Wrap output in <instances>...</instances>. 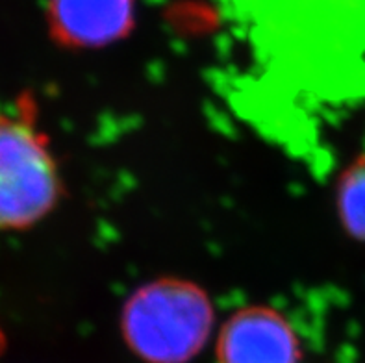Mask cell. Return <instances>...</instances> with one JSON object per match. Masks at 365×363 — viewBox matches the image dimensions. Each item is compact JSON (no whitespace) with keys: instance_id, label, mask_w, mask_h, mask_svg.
Segmentation results:
<instances>
[{"instance_id":"cell-6","label":"cell","mask_w":365,"mask_h":363,"mask_svg":"<svg viewBox=\"0 0 365 363\" xmlns=\"http://www.w3.org/2000/svg\"><path fill=\"white\" fill-rule=\"evenodd\" d=\"M4 347H6V337H4V332L0 328V354L4 352Z\"/></svg>"},{"instance_id":"cell-1","label":"cell","mask_w":365,"mask_h":363,"mask_svg":"<svg viewBox=\"0 0 365 363\" xmlns=\"http://www.w3.org/2000/svg\"><path fill=\"white\" fill-rule=\"evenodd\" d=\"M215 321L202 287L180 278L141 285L120 312V336L143 363H190L210 341Z\"/></svg>"},{"instance_id":"cell-2","label":"cell","mask_w":365,"mask_h":363,"mask_svg":"<svg viewBox=\"0 0 365 363\" xmlns=\"http://www.w3.org/2000/svg\"><path fill=\"white\" fill-rule=\"evenodd\" d=\"M60 197V169L48 139L37 128L36 104L21 97L0 110V232L37 225Z\"/></svg>"},{"instance_id":"cell-4","label":"cell","mask_w":365,"mask_h":363,"mask_svg":"<svg viewBox=\"0 0 365 363\" xmlns=\"http://www.w3.org/2000/svg\"><path fill=\"white\" fill-rule=\"evenodd\" d=\"M46 24L56 41L71 48H101L128 36L135 0H46Z\"/></svg>"},{"instance_id":"cell-3","label":"cell","mask_w":365,"mask_h":363,"mask_svg":"<svg viewBox=\"0 0 365 363\" xmlns=\"http://www.w3.org/2000/svg\"><path fill=\"white\" fill-rule=\"evenodd\" d=\"M217 363H302L292 322L267 306H247L225 321L215 345Z\"/></svg>"},{"instance_id":"cell-5","label":"cell","mask_w":365,"mask_h":363,"mask_svg":"<svg viewBox=\"0 0 365 363\" xmlns=\"http://www.w3.org/2000/svg\"><path fill=\"white\" fill-rule=\"evenodd\" d=\"M338 210L343 228L352 237L365 241V154L339 180Z\"/></svg>"}]
</instances>
